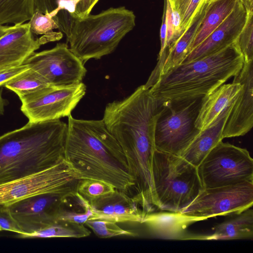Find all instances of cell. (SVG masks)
<instances>
[{
	"mask_svg": "<svg viewBox=\"0 0 253 253\" xmlns=\"http://www.w3.org/2000/svg\"><path fill=\"white\" fill-rule=\"evenodd\" d=\"M68 117L64 159L80 178L103 181L130 196L135 180L130 164L103 119Z\"/></svg>",
	"mask_w": 253,
	"mask_h": 253,
	"instance_id": "cell-2",
	"label": "cell"
},
{
	"mask_svg": "<svg viewBox=\"0 0 253 253\" xmlns=\"http://www.w3.org/2000/svg\"><path fill=\"white\" fill-rule=\"evenodd\" d=\"M74 192L38 194L9 206L8 208L23 231L18 236L21 237L35 231L55 219V214L62 203L67 196Z\"/></svg>",
	"mask_w": 253,
	"mask_h": 253,
	"instance_id": "cell-13",
	"label": "cell"
},
{
	"mask_svg": "<svg viewBox=\"0 0 253 253\" xmlns=\"http://www.w3.org/2000/svg\"><path fill=\"white\" fill-rule=\"evenodd\" d=\"M237 0L207 1L204 16L189 47L188 53L203 42L224 20L233 9Z\"/></svg>",
	"mask_w": 253,
	"mask_h": 253,
	"instance_id": "cell-23",
	"label": "cell"
},
{
	"mask_svg": "<svg viewBox=\"0 0 253 253\" xmlns=\"http://www.w3.org/2000/svg\"><path fill=\"white\" fill-rule=\"evenodd\" d=\"M28 23L9 26L7 33L0 38V67L24 63L41 45L59 40L61 32H51L36 38Z\"/></svg>",
	"mask_w": 253,
	"mask_h": 253,
	"instance_id": "cell-14",
	"label": "cell"
},
{
	"mask_svg": "<svg viewBox=\"0 0 253 253\" xmlns=\"http://www.w3.org/2000/svg\"><path fill=\"white\" fill-rule=\"evenodd\" d=\"M198 221L197 218L181 212L162 211L147 214L141 223L157 238L186 240L189 235L186 232L187 228Z\"/></svg>",
	"mask_w": 253,
	"mask_h": 253,
	"instance_id": "cell-19",
	"label": "cell"
},
{
	"mask_svg": "<svg viewBox=\"0 0 253 253\" xmlns=\"http://www.w3.org/2000/svg\"><path fill=\"white\" fill-rule=\"evenodd\" d=\"M4 86L20 97L49 85L37 73L29 68L11 79Z\"/></svg>",
	"mask_w": 253,
	"mask_h": 253,
	"instance_id": "cell-28",
	"label": "cell"
},
{
	"mask_svg": "<svg viewBox=\"0 0 253 253\" xmlns=\"http://www.w3.org/2000/svg\"><path fill=\"white\" fill-rule=\"evenodd\" d=\"M242 88V84L234 78L232 83L223 84L204 96L195 126L202 130L213 124L225 109L236 101Z\"/></svg>",
	"mask_w": 253,
	"mask_h": 253,
	"instance_id": "cell-20",
	"label": "cell"
},
{
	"mask_svg": "<svg viewBox=\"0 0 253 253\" xmlns=\"http://www.w3.org/2000/svg\"><path fill=\"white\" fill-rule=\"evenodd\" d=\"M253 205V181L203 189L181 212L202 221L218 215L238 214Z\"/></svg>",
	"mask_w": 253,
	"mask_h": 253,
	"instance_id": "cell-10",
	"label": "cell"
},
{
	"mask_svg": "<svg viewBox=\"0 0 253 253\" xmlns=\"http://www.w3.org/2000/svg\"><path fill=\"white\" fill-rule=\"evenodd\" d=\"M34 12L35 0H0V25L25 23Z\"/></svg>",
	"mask_w": 253,
	"mask_h": 253,
	"instance_id": "cell-27",
	"label": "cell"
},
{
	"mask_svg": "<svg viewBox=\"0 0 253 253\" xmlns=\"http://www.w3.org/2000/svg\"><path fill=\"white\" fill-rule=\"evenodd\" d=\"M95 219L141 223L144 215L137 202L126 193L116 190L90 203Z\"/></svg>",
	"mask_w": 253,
	"mask_h": 253,
	"instance_id": "cell-17",
	"label": "cell"
},
{
	"mask_svg": "<svg viewBox=\"0 0 253 253\" xmlns=\"http://www.w3.org/2000/svg\"><path fill=\"white\" fill-rule=\"evenodd\" d=\"M115 190L113 186L107 182L89 178L80 179L76 188L77 192L89 204Z\"/></svg>",
	"mask_w": 253,
	"mask_h": 253,
	"instance_id": "cell-29",
	"label": "cell"
},
{
	"mask_svg": "<svg viewBox=\"0 0 253 253\" xmlns=\"http://www.w3.org/2000/svg\"><path fill=\"white\" fill-rule=\"evenodd\" d=\"M24 63L51 86L79 84L86 73L84 63L65 43H58L51 49L34 52Z\"/></svg>",
	"mask_w": 253,
	"mask_h": 253,
	"instance_id": "cell-12",
	"label": "cell"
},
{
	"mask_svg": "<svg viewBox=\"0 0 253 253\" xmlns=\"http://www.w3.org/2000/svg\"><path fill=\"white\" fill-rule=\"evenodd\" d=\"M93 233L101 238L119 236L136 237L137 233L121 228L117 222L104 219H88L84 223Z\"/></svg>",
	"mask_w": 253,
	"mask_h": 253,
	"instance_id": "cell-31",
	"label": "cell"
},
{
	"mask_svg": "<svg viewBox=\"0 0 253 253\" xmlns=\"http://www.w3.org/2000/svg\"><path fill=\"white\" fill-rule=\"evenodd\" d=\"M95 217L89 203L77 191L65 199L55 216L56 219L81 224Z\"/></svg>",
	"mask_w": 253,
	"mask_h": 253,
	"instance_id": "cell-24",
	"label": "cell"
},
{
	"mask_svg": "<svg viewBox=\"0 0 253 253\" xmlns=\"http://www.w3.org/2000/svg\"><path fill=\"white\" fill-rule=\"evenodd\" d=\"M99 0H73L75 5L74 18H82L90 14Z\"/></svg>",
	"mask_w": 253,
	"mask_h": 253,
	"instance_id": "cell-36",
	"label": "cell"
},
{
	"mask_svg": "<svg viewBox=\"0 0 253 253\" xmlns=\"http://www.w3.org/2000/svg\"><path fill=\"white\" fill-rule=\"evenodd\" d=\"M235 102L225 109L213 124L201 130L180 156L197 167L211 150L223 139L224 127Z\"/></svg>",
	"mask_w": 253,
	"mask_h": 253,
	"instance_id": "cell-21",
	"label": "cell"
},
{
	"mask_svg": "<svg viewBox=\"0 0 253 253\" xmlns=\"http://www.w3.org/2000/svg\"><path fill=\"white\" fill-rule=\"evenodd\" d=\"M162 103L143 84L127 97L107 104L102 119L127 157L135 180L134 190L143 197L153 194L154 131Z\"/></svg>",
	"mask_w": 253,
	"mask_h": 253,
	"instance_id": "cell-1",
	"label": "cell"
},
{
	"mask_svg": "<svg viewBox=\"0 0 253 253\" xmlns=\"http://www.w3.org/2000/svg\"><path fill=\"white\" fill-rule=\"evenodd\" d=\"M90 231L84 224L55 219L38 229L25 234L23 238H75L88 236Z\"/></svg>",
	"mask_w": 253,
	"mask_h": 253,
	"instance_id": "cell-25",
	"label": "cell"
},
{
	"mask_svg": "<svg viewBox=\"0 0 253 253\" xmlns=\"http://www.w3.org/2000/svg\"><path fill=\"white\" fill-rule=\"evenodd\" d=\"M248 12L253 11V0H241Z\"/></svg>",
	"mask_w": 253,
	"mask_h": 253,
	"instance_id": "cell-39",
	"label": "cell"
},
{
	"mask_svg": "<svg viewBox=\"0 0 253 253\" xmlns=\"http://www.w3.org/2000/svg\"><path fill=\"white\" fill-rule=\"evenodd\" d=\"M166 10L167 2L166 0H164V8L162 18V23L160 29V40H161V49L160 53H161L165 49L167 42V22H166Z\"/></svg>",
	"mask_w": 253,
	"mask_h": 253,
	"instance_id": "cell-37",
	"label": "cell"
},
{
	"mask_svg": "<svg viewBox=\"0 0 253 253\" xmlns=\"http://www.w3.org/2000/svg\"><path fill=\"white\" fill-rule=\"evenodd\" d=\"M156 209L181 212L203 189L197 167L182 157L155 150L152 168Z\"/></svg>",
	"mask_w": 253,
	"mask_h": 253,
	"instance_id": "cell-6",
	"label": "cell"
},
{
	"mask_svg": "<svg viewBox=\"0 0 253 253\" xmlns=\"http://www.w3.org/2000/svg\"><path fill=\"white\" fill-rule=\"evenodd\" d=\"M0 227L2 230L12 231L19 235L23 231L8 207L0 208Z\"/></svg>",
	"mask_w": 253,
	"mask_h": 253,
	"instance_id": "cell-34",
	"label": "cell"
},
{
	"mask_svg": "<svg viewBox=\"0 0 253 253\" xmlns=\"http://www.w3.org/2000/svg\"><path fill=\"white\" fill-rule=\"evenodd\" d=\"M253 61H244L240 71L234 77L242 85L225 124L223 137L242 136L253 126Z\"/></svg>",
	"mask_w": 253,
	"mask_h": 253,
	"instance_id": "cell-16",
	"label": "cell"
},
{
	"mask_svg": "<svg viewBox=\"0 0 253 253\" xmlns=\"http://www.w3.org/2000/svg\"><path fill=\"white\" fill-rule=\"evenodd\" d=\"M73 0H35V11H39L53 18L59 30L68 35L74 19Z\"/></svg>",
	"mask_w": 253,
	"mask_h": 253,
	"instance_id": "cell-26",
	"label": "cell"
},
{
	"mask_svg": "<svg viewBox=\"0 0 253 253\" xmlns=\"http://www.w3.org/2000/svg\"><path fill=\"white\" fill-rule=\"evenodd\" d=\"M235 43L244 61H253V11L248 13L247 22Z\"/></svg>",
	"mask_w": 253,
	"mask_h": 253,
	"instance_id": "cell-32",
	"label": "cell"
},
{
	"mask_svg": "<svg viewBox=\"0 0 253 253\" xmlns=\"http://www.w3.org/2000/svg\"><path fill=\"white\" fill-rule=\"evenodd\" d=\"M33 34L45 35L59 29L58 25L53 17L48 14L35 11L28 22Z\"/></svg>",
	"mask_w": 253,
	"mask_h": 253,
	"instance_id": "cell-33",
	"label": "cell"
},
{
	"mask_svg": "<svg viewBox=\"0 0 253 253\" xmlns=\"http://www.w3.org/2000/svg\"><path fill=\"white\" fill-rule=\"evenodd\" d=\"M230 220L213 227L212 234L190 235L187 240H233L253 238V210L248 209Z\"/></svg>",
	"mask_w": 253,
	"mask_h": 253,
	"instance_id": "cell-22",
	"label": "cell"
},
{
	"mask_svg": "<svg viewBox=\"0 0 253 253\" xmlns=\"http://www.w3.org/2000/svg\"><path fill=\"white\" fill-rule=\"evenodd\" d=\"M209 0H207V1H209Z\"/></svg>",
	"mask_w": 253,
	"mask_h": 253,
	"instance_id": "cell-42",
	"label": "cell"
},
{
	"mask_svg": "<svg viewBox=\"0 0 253 253\" xmlns=\"http://www.w3.org/2000/svg\"><path fill=\"white\" fill-rule=\"evenodd\" d=\"M203 97L162 100L155 126L156 150L181 155L201 131L195 122Z\"/></svg>",
	"mask_w": 253,
	"mask_h": 253,
	"instance_id": "cell-7",
	"label": "cell"
},
{
	"mask_svg": "<svg viewBox=\"0 0 253 253\" xmlns=\"http://www.w3.org/2000/svg\"><path fill=\"white\" fill-rule=\"evenodd\" d=\"M168 0L172 11L179 16L181 36L190 25L203 4L207 1V0Z\"/></svg>",
	"mask_w": 253,
	"mask_h": 253,
	"instance_id": "cell-30",
	"label": "cell"
},
{
	"mask_svg": "<svg viewBox=\"0 0 253 253\" xmlns=\"http://www.w3.org/2000/svg\"><path fill=\"white\" fill-rule=\"evenodd\" d=\"M7 104V101L2 97L1 90H0V116L4 114L5 107Z\"/></svg>",
	"mask_w": 253,
	"mask_h": 253,
	"instance_id": "cell-38",
	"label": "cell"
},
{
	"mask_svg": "<svg viewBox=\"0 0 253 253\" xmlns=\"http://www.w3.org/2000/svg\"><path fill=\"white\" fill-rule=\"evenodd\" d=\"M2 231L1 228L0 227V231Z\"/></svg>",
	"mask_w": 253,
	"mask_h": 253,
	"instance_id": "cell-41",
	"label": "cell"
},
{
	"mask_svg": "<svg viewBox=\"0 0 253 253\" xmlns=\"http://www.w3.org/2000/svg\"><path fill=\"white\" fill-rule=\"evenodd\" d=\"M67 124L28 122L0 136V183L29 176L64 158Z\"/></svg>",
	"mask_w": 253,
	"mask_h": 253,
	"instance_id": "cell-3",
	"label": "cell"
},
{
	"mask_svg": "<svg viewBox=\"0 0 253 253\" xmlns=\"http://www.w3.org/2000/svg\"><path fill=\"white\" fill-rule=\"evenodd\" d=\"M243 64V57L234 42L214 54L174 67L160 77L149 89L162 100L204 96L236 75Z\"/></svg>",
	"mask_w": 253,
	"mask_h": 253,
	"instance_id": "cell-4",
	"label": "cell"
},
{
	"mask_svg": "<svg viewBox=\"0 0 253 253\" xmlns=\"http://www.w3.org/2000/svg\"><path fill=\"white\" fill-rule=\"evenodd\" d=\"M9 27L7 26L0 25V38L7 33Z\"/></svg>",
	"mask_w": 253,
	"mask_h": 253,
	"instance_id": "cell-40",
	"label": "cell"
},
{
	"mask_svg": "<svg viewBox=\"0 0 253 253\" xmlns=\"http://www.w3.org/2000/svg\"><path fill=\"white\" fill-rule=\"evenodd\" d=\"M29 68V66L24 63L19 65H12L0 67V86L4 85L11 79Z\"/></svg>",
	"mask_w": 253,
	"mask_h": 253,
	"instance_id": "cell-35",
	"label": "cell"
},
{
	"mask_svg": "<svg viewBox=\"0 0 253 253\" xmlns=\"http://www.w3.org/2000/svg\"><path fill=\"white\" fill-rule=\"evenodd\" d=\"M203 189L253 181V160L249 151L219 142L197 167Z\"/></svg>",
	"mask_w": 253,
	"mask_h": 253,
	"instance_id": "cell-8",
	"label": "cell"
},
{
	"mask_svg": "<svg viewBox=\"0 0 253 253\" xmlns=\"http://www.w3.org/2000/svg\"><path fill=\"white\" fill-rule=\"evenodd\" d=\"M80 179L78 172L64 158L55 165L34 174L0 183V208L8 207L38 194L76 192Z\"/></svg>",
	"mask_w": 253,
	"mask_h": 253,
	"instance_id": "cell-9",
	"label": "cell"
},
{
	"mask_svg": "<svg viewBox=\"0 0 253 253\" xmlns=\"http://www.w3.org/2000/svg\"><path fill=\"white\" fill-rule=\"evenodd\" d=\"M248 13L242 1L237 0L229 15L203 42L188 54L182 63L212 55L234 43L247 22Z\"/></svg>",
	"mask_w": 253,
	"mask_h": 253,
	"instance_id": "cell-15",
	"label": "cell"
},
{
	"mask_svg": "<svg viewBox=\"0 0 253 253\" xmlns=\"http://www.w3.org/2000/svg\"><path fill=\"white\" fill-rule=\"evenodd\" d=\"M86 92L82 82L66 86H48L19 97L21 110L30 122H40L68 117Z\"/></svg>",
	"mask_w": 253,
	"mask_h": 253,
	"instance_id": "cell-11",
	"label": "cell"
},
{
	"mask_svg": "<svg viewBox=\"0 0 253 253\" xmlns=\"http://www.w3.org/2000/svg\"><path fill=\"white\" fill-rule=\"evenodd\" d=\"M132 11L110 8L96 15L74 18L67 36L70 49L84 63L112 53L135 25Z\"/></svg>",
	"mask_w": 253,
	"mask_h": 253,
	"instance_id": "cell-5",
	"label": "cell"
},
{
	"mask_svg": "<svg viewBox=\"0 0 253 253\" xmlns=\"http://www.w3.org/2000/svg\"><path fill=\"white\" fill-rule=\"evenodd\" d=\"M207 5L205 1L197 12L190 25L172 44L166 46L159 54L156 66L146 84L152 86L161 76L182 63L189 52V47L204 16Z\"/></svg>",
	"mask_w": 253,
	"mask_h": 253,
	"instance_id": "cell-18",
	"label": "cell"
}]
</instances>
